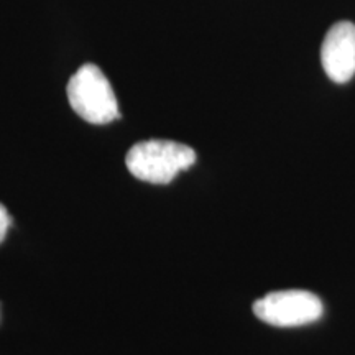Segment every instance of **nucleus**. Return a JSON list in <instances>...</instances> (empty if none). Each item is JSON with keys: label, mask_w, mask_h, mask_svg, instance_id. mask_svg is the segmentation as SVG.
<instances>
[{"label": "nucleus", "mask_w": 355, "mask_h": 355, "mask_svg": "<svg viewBox=\"0 0 355 355\" xmlns=\"http://www.w3.org/2000/svg\"><path fill=\"white\" fill-rule=\"evenodd\" d=\"M321 63L329 79L344 84L355 74V25L352 21H337L324 37Z\"/></svg>", "instance_id": "20e7f679"}, {"label": "nucleus", "mask_w": 355, "mask_h": 355, "mask_svg": "<svg viewBox=\"0 0 355 355\" xmlns=\"http://www.w3.org/2000/svg\"><path fill=\"white\" fill-rule=\"evenodd\" d=\"M69 105L79 117L94 125L121 119L117 97L107 76L96 64H83L66 87Z\"/></svg>", "instance_id": "f03ea898"}, {"label": "nucleus", "mask_w": 355, "mask_h": 355, "mask_svg": "<svg viewBox=\"0 0 355 355\" xmlns=\"http://www.w3.org/2000/svg\"><path fill=\"white\" fill-rule=\"evenodd\" d=\"M10 224H12L10 214H8L6 206H3V204H0V243H2L3 239H6Z\"/></svg>", "instance_id": "39448f33"}, {"label": "nucleus", "mask_w": 355, "mask_h": 355, "mask_svg": "<svg viewBox=\"0 0 355 355\" xmlns=\"http://www.w3.org/2000/svg\"><path fill=\"white\" fill-rule=\"evenodd\" d=\"M196 163V152L171 140L139 141L128 150L125 165L137 180L152 184L171 183L181 171Z\"/></svg>", "instance_id": "f257e3e1"}, {"label": "nucleus", "mask_w": 355, "mask_h": 355, "mask_svg": "<svg viewBox=\"0 0 355 355\" xmlns=\"http://www.w3.org/2000/svg\"><path fill=\"white\" fill-rule=\"evenodd\" d=\"M255 316L275 327H298L322 316V301L306 290L272 291L254 303Z\"/></svg>", "instance_id": "7ed1b4c3"}]
</instances>
